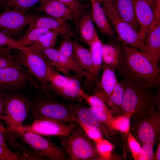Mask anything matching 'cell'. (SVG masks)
<instances>
[{"label": "cell", "mask_w": 160, "mask_h": 160, "mask_svg": "<svg viewBox=\"0 0 160 160\" xmlns=\"http://www.w3.org/2000/svg\"><path fill=\"white\" fill-rule=\"evenodd\" d=\"M0 46L10 47L19 50H21L23 48L18 44L16 40L0 30Z\"/></svg>", "instance_id": "40"}, {"label": "cell", "mask_w": 160, "mask_h": 160, "mask_svg": "<svg viewBox=\"0 0 160 160\" xmlns=\"http://www.w3.org/2000/svg\"><path fill=\"white\" fill-rule=\"evenodd\" d=\"M81 99L86 101L91 106L102 109L108 114L112 115V113L105 102L97 96L95 95H89L83 90Z\"/></svg>", "instance_id": "34"}, {"label": "cell", "mask_w": 160, "mask_h": 160, "mask_svg": "<svg viewBox=\"0 0 160 160\" xmlns=\"http://www.w3.org/2000/svg\"><path fill=\"white\" fill-rule=\"evenodd\" d=\"M151 9L154 15L156 23L160 22V0H153Z\"/></svg>", "instance_id": "45"}, {"label": "cell", "mask_w": 160, "mask_h": 160, "mask_svg": "<svg viewBox=\"0 0 160 160\" xmlns=\"http://www.w3.org/2000/svg\"><path fill=\"white\" fill-rule=\"evenodd\" d=\"M40 15L36 12L23 14L15 9L5 8L0 13V30L17 40L26 26Z\"/></svg>", "instance_id": "10"}, {"label": "cell", "mask_w": 160, "mask_h": 160, "mask_svg": "<svg viewBox=\"0 0 160 160\" xmlns=\"http://www.w3.org/2000/svg\"><path fill=\"white\" fill-rule=\"evenodd\" d=\"M48 59L50 65L63 73L66 76H69V73L73 71L75 75L81 78L86 77L87 74L73 60L67 58L57 49L53 48L41 50Z\"/></svg>", "instance_id": "15"}, {"label": "cell", "mask_w": 160, "mask_h": 160, "mask_svg": "<svg viewBox=\"0 0 160 160\" xmlns=\"http://www.w3.org/2000/svg\"><path fill=\"white\" fill-rule=\"evenodd\" d=\"M40 5L35 7V12L44 13L46 15L65 22H72L75 25L76 20L71 9L57 0H41Z\"/></svg>", "instance_id": "14"}, {"label": "cell", "mask_w": 160, "mask_h": 160, "mask_svg": "<svg viewBox=\"0 0 160 160\" xmlns=\"http://www.w3.org/2000/svg\"><path fill=\"white\" fill-rule=\"evenodd\" d=\"M23 142L28 145L37 156L42 160H69L67 153L63 148L57 145L50 139L28 131L15 134Z\"/></svg>", "instance_id": "7"}, {"label": "cell", "mask_w": 160, "mask_h": 160, "mask_svg": "<svg viewBox=\"0 0 160 160\" xmlns=\"http://www.w3.org/2000/svg\"><path fill=\"white\" fill-rule=\"evenodd\" d=\"M131 0L139 26V33L143 41L148 31L156 23L154 15L151 7L145 0Z\"/></svg>", "instance_id": "17"}, {"label": "cell", "mask_w": 160, "mask_h": 160, "mask_svg": "<svg viewBox=\"0 0 160 160\" xmlns=\"http://www.w3.org/2000/svg\"><path fill=\"white\" fill-rule=\"evenodd\" d=\"M101 4L109 23L120 41L125 44L138 49L147 56L144 41L139 33L118 16L112 1Z\"/></svg>", "instance_id": "9"}, {"label": "cell", "mask_w": 160, "mask_h": 160, "mask_svg": "<svg viewBox=\"0 0 160 160\" xmlns=\"http://www.w3.org/2000/svg\"><path fill=\"white\" fill-rule=\"evenodd\" d=\"M125 92V86L123 80L118 81L115 86L111 95L108 96L103 95L98 97L101 99L106 98L116 105L120 111L123 102Z\"/></svg>", "instance_id": "31"}, {"label": "cell", "mask_w": 160, "mask_h": 160, "mask_svg": "<svg viewBox=\"0 0 160 160\" xmlns=\"http://www.w3.org/2000/svg\"><path fill=\"white\" fill-rule=\"evenodd\" d=\"M2 83V82L0 81V84H1Z\"/></svg>", "instance_id": "52"}, {"label": "cell", "mask_w": 160, "mask_h": 160, "mask_svg": "<svg viewBox=\"0 0 160 160\" xmlns=\"http://www.w3.org/2000/svg\"><path fill=\"white\" fill-rule=\"evenodd\" d=\"M97 149L102 158L108 159L113 146L108 141L103 139L96 142Z\"/></svg>", "instance_id": "39"}, {"label": "cell", "mask_w": 160, "mask_h": 160, "mask_svg": "<svg viewBox=\"0 0 160 160\" xmlns=\"http://www.w3.org/2000/svg\"><path fill=\"white\" fill-rule=\"evenodd\" d=\"M93 22L91 9H87L79 16L75 25L78 39L81 42L89 46L98 35Z\"/></svg>", "instance_id": "19"}, {"label": "cell", "mask_w": 160, "mask_h": 160, "mask_svg": "<svg viewBox=\"0 0 160 160\" xmlns=\"http://www.w3.org/2000/svg\"><path fill=\"white\" fill-rule=\"evenodd\" d=\"M128 133V143L133 157L135 160H138L140 151L141 145L135 140L129 131Z\"/></svg>", "instance_id": "42"}, {"label": "cell", "mask_w": 160, "mask_h": 160, "mask_svg": "<svg viewBox=\"0 0 160 160\" xmlns=\"http://www.w3.org/2000/svg\"><path fill=\"white\" fill-rule=\"evenodd\" d=\"M76 125V123L73 122L66 124L51 119L39 118L33 119L31 124L23 126L22 131L30 132L42 136H54L57 138L68 137Z\"/></svg>", "instance_id": "12"}, {"label": "cell", "mask_w": 160, "mask_h": 160, "mask_svg": "<svg viewBox=\"0 0 160 160\" xmlns=\"http://www.w3.org/2000/svg\"><path fill=\"white\" fill-rule=\"evenodd\" d=\"M143 41L147 56L155 67H158L160 57V22L156 23Z\"/></svg>", "instance_id": "22"}, {"label": "cell", "mask_w": 160, "mask_h": 160, "mask_svg": "<svg viewBox=\"0 0 160 160\" xmlns=\"http://www.w3.org/2000/svg\"><path fill=\"white\" fill-rule=\"evenodd\" d=\"M14 49H15L10 47L0 46V52H11Z\"/></svg>", "instance_id": "48"}, {"label": "cell", "mask_w": 160, "mask_h": 160, "mask_svg": "<svg viewBox=\"0 0 160 160\" xmlns=\"http://www.w3.org/2000/svg\"><path fill=\"white\" fill-rule=\"evenodd\" d=\"M155 160H160V145L159 143L155 153H154L153 158Z\"/></svg>", "instance_id": "47"}, {"label": "cell", "mask_w": 160, "mask_h": 160, "mask_svg": "<svg viewBox=\"0 0 160 160\" xmlns=\"http://www.w3.org/2000/svg\"><path fill=\"white\" fill-rule=\"evenodd\" d=\"M124 44L119 39L102 42V55L103 66L116 70L121 62Z\"/></svg>", "instance_id": "18"}, {"label": "cell", "mask_w": 160, "mask_h": 160, "mask_svg": "<svg viewBox=\"0 0 160 160\" xmlns=\"http://www.w3.org/2000/svg\"><path fill=\"white\" fill-rule=\"evenodd\" d=\"M40 0H5L2 8L15 9L22 13L25 14Z\"/></svg>", "instance_id": "30"}, {"label": "cell", "mask_w": 160, "mask_h": 160, "mask_svg": "<svg viewBox=\"0 0 160 160\" xmlns=\"http://www.w3.org/2000/svg\"><path fill=\"white\" fill-rule=\"evenodd\" d=\"M125 92L120 111L130 117L139 119L159 107V97L152 87L123 79Z\"/></svg>", "instance_id": "2"}, {"label": "cell", "mask_w": 160, "mask_h": 160, "mask_svg": "<svg viewBox=\"0 0 160 160\" xmlns=\"http://www.w3.org/2000/svg\"><path fill=\"white\" fill-rule=\"evenodd\" d=\"M51 30L47 29L35 28L25 31V33L17 40L18 44L21 47L32 46L39 38Z\"/></svg>", "instance_id": "27"}, {"label": "cell", "mask_w": 160, "mask_h": 160, "mask_svg": "<svg viewBox=\"0 0 160 160\" xmlns=\"http://www.w3.org/2000/svg\"><path fill=\"white\" fill-rule=\"evenodd\" d=\"M112 0H99L101 4L104 3L110 2L112 1Z\"/></svg>", "instance_id": "50"}, {"label": "cell", "mask_w": 160, "mask_h": 160, "mask_svg": "<svg viewBox=\"0 0 160 160\" xmlns=\"http://www.w3.org/2000/svg\"><path fill=\"white\" fill-rule=\"evenodd\" d=\"M59 36L55 31L50 30L41 36L32 46L41 50L53 48Z\"/></svg>", "instance_id": "29"}, {"label": "cell", "mask_w": 160, "mask_h": 160, "mask_svg": "<svg viewBox=\"0 0 160 160\" xmlns=\"http://www.w3.org/2000/svg\"><path fill=\"white\" fill-rule=\"evenodd\" d=\"M48 80L49 83V88L52 92L65 87L68 83L70 78L57 73L51 66L48 70Z\"/></svg>", "instance_id": "28"}, {"label": "cell", "mask_w": 160, "mask_h": 160, "mask_svg": "<svg viewBox=\"0 0 160 160\" xmlns=\"http://www.w3.org/2000/svg\"><path fill=\"white\" fill-rule=\"evenodd\" d=\"M73 58L76 63L87 74L92 64V57L90 49L83 46L76 41L73 40Z\"/></svg>", "instance_id": "26"}, {"label": "cell", "mask_w": 160, "mask_h": 160, "mask_svg": "<svg viewBox=\"0 0 160 160\" xmlns=\"http://www.w3.org/2000/svg\"><path fill=\"white\" fill-rule=\"evenodd\" d=\"M57 50L67 58L75 61L73 58L74 46L73 40L71 38L67 36L63 37V39Z\"/></svg>", "instance_id": "35"}, {"label": "cell", "mask_w": 160, "mask_h": 160, "mask_svg": "<svg viewBox=\"0 0 160 160\" xmlns=\"http://www.w3.org/2000/svg\"><path fill=\"white\" fill-rule=\"evenodd\" d=\"M112 3L117 14L139 33L140 27L135 15L131 0H112Z\"/></svg>", "instance_id": "23"}, {"label": "cell", "mask_w": 160, "mask_h": 160, "mask_svg": "<svg viewBox=\"0 0 160 160\" xmlns=\"http://www.w3.org/2000/svg\"><path fill=\"white\" fill-rule=\"evenodd\" d=\"M102 69L103 71L100 81L97 86L94 95H104L109 96L112 94L118 81L115 70L103 66Z\"/></svg>", "instance_id": "25"}, {"label": "cell", "mask_w": 160, "mask_h": 160, "mask_svg": "<svg viewBox=\"0 0 160 160\" xmlns=\"http://www.w3.org/2000/svg\"><path fill=\"white\" fill-rule=\"evenodd\" d=\"M5 0H0V8L2 7Z\"/></svg>", "instance_id": "51"}, {"label": "cell", "mask_w": 160, "mask_h": 160, "mask_svg": "<svg viewBox=\"0 0 160 160\" xmlns=\"http://www.w3.org/2000/svg\"><path fill=\"white\" fill-rule=\"evenodd\" d=\"M57 138L68 154L69 160H88L102 157L96 142L77 124L68 136Z\"/></svg>", "instance_id": "4"}, {"label": "cell", "mask_w": 160, "mask_h": 160, "mask_svg": "<svg viewBox=\"0 0 160 160\" xmlns=\"http://www.w3.org/2000/svg\"><path fill=\"white\" fill-rule=\"evenodd\" d=\"M102 44V42L97 35L95 39L90 46L92 62L90 71L85 77L84 82V87L86 89L89 88L98 81L103 68Z\"/></svg>", "instance_id": "20"}, {"label": "cell", "mask_w": 160, "mask_h": 160, "mask_svg": "<svg viewBox=\"0 0 160 160\" xmlns=\"http://www.w3.org/2000/svg\"><path fill=\"white\" fill-rule=\"evenodd\" d=\"M67 103L70 107L79 122L85 127L99 130L105 135H108V131L105 126L100 123L90 111L89 108L84 105L82 100L71 101Z\"/></svg>", "instance_id": "16"}, {"label": "cell", "mask_w": 160, "mask_h": 160, "mask_svg": "<svg viewBox=\"0 0 160 160\" xmlns=\"http://www.w3.org/2000/svg\"><path fill=\"white\" fill-rule=\"evenodd\" d=\"M72 9L77 21L82 13L87 10L88 6L79 0H57Z\"/></svg>", "instance_id": "36"}, {"label": "cell", "mask_w": 160, "mask_h": 160, "mask_svg": "<svg viewBox=\"0 0 160 160\" xmlns=\"http://www.w3.org/2000/svg\"><path fill=\"white\" fill-rule=\"evenodd\" d=\"M70 76L67 84L62 88L55 91L53 93L61 96L66 100L73 101L82 99L81 95L83 89L81 87V83L82 79L75 74V76Z\"/></svg>", "instance_id": "24"}, {"label": "cell", "mask_w": 160, "mask_h": 160, "mask_svg": "<svg viewBox=\"0 0 160 160\" xmlns=\"http://www.w3.org/2000/svg\"><path fill=\"white\" fill-rule=\"evenodd\" d=\"M129 131L140 145L146 143L154 145L160 132L159 107L139 119L130 120Z\"/></svg>", "instance_id": "8"}, {"label": "cell", "mask_w": 160, "mask_h": 160, "mask_svg": "<svg viewBox=\"0 0 160 160\" xmlns=\"http://www.w3.org/2000/svg\"><path fill=\"white\" fill-rule=\"evenodd\" d=\"M11 52H0V69L8 67H15L24 71L27 69L20 61L17 55H12Z\"/></svg>", "instance_id": "32"}, {"label": "cell", "mask_w": 160, "mask_h": 160, "mask_svg": "<svg viewBox=\"0 0 160 160\" xmlns=\"http://www.w3.org/2000/svg\"><path fill=\"white\" fill-rule=\"evenodd\" d=\"M93 22L101 33L109 40L119 39L111 26L99 0H89Z\"/></svg>", "instance_id": "21"}, {"label": "cell", "mask_w": 160, "mask_h": 160, "mask_svg": "<svg viewBox=\"0 0 160 160\" xmlns=\"http://www.w3.org/2000/svg\"><path fill=\"white\" fill-rule=\"evenodd\" d=\"M76 124L82 128L90 138L95 142L103 139L102 133L99 130L88 128L79 122Z\"/></svg>", "instance_id": "43"}, {"label": "cell", "mask_w": 160, "mask_h": 160, "mask_svg": "<svg viewBox=\"0 0 160 160\" xmlns=\"http://www.w3.org/2000/svg\"><path fill=\"white\" fill-rule=\"evenodd\" d=\"M80 1H84V0H79Z\"/></svg>", "instance_id": "53"}, {"label": "cell", "mask_w": 160, "mask_h": 160, "mask_svg": "<svg viewBox=\"0 0 160 160\" xmlns=\"http://www.w3.org/2000/svg\"><path fill=\"white\" fill-rule=\"evenodd\" d=\"M130 125V117L123 115L114 118L112 128L121 132L127 133L129 131Z\"/></svg>", "instance_id": "38"}, {"label": "cell", "mask_w": 160, "mask_h": 160, "mask_svg": "<svg viewBox=\"0 0 160 160\" xmlns=\"http://www.w3.org/2000/svg\"><path fill=\"white\" fill-rule=\"evenodd\" d=\"M31 101L29 113L33 119L42 118L55 119L64 123H76L77 119L70 107L57 99L53 92L47 93L41 90Z\"/></svg>", "instance_id": "3"}, {"label": "cell", "mask_w": 160, "mask_h": 160, "mask_svg": "<svg viewBox=\"0 0 160 160\" xmlns=\"http://www.w3.org/2000/svg\"><path fill=\"white\" fill-rule=\"evenodd\" d=\"M89 109L100 123L109 128L113 129L112 124L114 119L112 115L108 114L104 110L97 108L91 106Z\"/></svg>", "instance_id": "33"}, {"label": "cell", "mask_w": 160, "mask_h": 160, "mask_svg": "<svg viewBox=\"0 0 160 160\" xmlns=\"http://www.w3.org/2000/svg\"><path fill=\"white\" fill-rule=\"evenodd\" d=\"M30 160L26 155L19 153H16L0 145V160Z\"/></svg>", "instance_id": "37"}, {"label": "cell", "mask_w": 160, "mask_h": 160, "mask_svg": "<svg viewBox=\"0 0 160 160\" xmlns=\"http://www.w3.org/2000/svg\"><path fill=\"white\" fill-rule=\"evenodd\" d=\"M0 85L8 93H15L25 89L31 85L36 90H41L40 85L28 71L15 67H8L0 69Z\"/></svg>", "instance_id": "11"}, {"label": "cell", "mask_w": 160, "mask_h": 160, "mask_svg": "<svg viewBox=\"0 0 160 160\" xmlns=\"http://www.w3.org/2000/svg\"><path fill=\"white\" fill-rule=\"evenodd\" d=\"M20 51L17 54L20 61L38 81L41 90L46 93L52 92L49 88L47 78L48 70L52 66L42 51L30 46L23 47Z\"/></svg>", "instance_id": "6"}, {"label": "cell", "mask_w": 160, "mask_h": 160, "mask_svg": "<svg viewBox=\"0 0 160 160\" xmlns=\"http://www.w3.org/2000/svg\"><path fill=\"white\" fill-rule=\"evenodd\" d=\"M154 145L149 143L143 144L141 148L138 160H151L153 158Z\"/></svg>", "instance_id": "41"}, {"label": "cell", "mask_w": 160, "mask_h": 160, "mask_svg": "<svg viewBox=\"0 0 160 160\" xmlns=\"http://www.w3.org/2000/svg\"><path fill=\"white\" fill-rule=\"evenodd\" d=\"M31 100L21 94L7 92L1 120L6 123L7 134L23 131L24 121L29 114Z\"/></svg>", "instance_id": "5"}, {"label": "cell", "mask_w": 160, "mask_h": 160, "mask_svg": "<svg viewBox=\"0 0 160 160\" xmlns=\"http://www.w3.org/2000/svg\"><path fill=\"white\" fill-rule=\"evenodd\" d=\"M7 93L6 89L0 85V128L3 129L6 128L2 124L1 117L5 104Z\"/></svg>", "instance_id": "44"}, {"label": "cell", "mask_w": 160, "mask_h": 160, "mask_svg": "<svg viewBox=\"0 0 160 160\" xmlns=\"http://www.w3.org/2000/svg\"><path fill=\"white\" fill-rule=\"evenodd\" d=\"M7 131L6 129L0 128V145L8 148L7 144Z\"/></svg>", "instance_id": "46"}, {"label": "cell", "mask_w": 160, "mask_h": 160, "mask_svg": "<svg viewBox=\"0 0 160 160\" xmlns=\"http://www.w3.org/2000/svg\"><path fill=\"white\" fill-rule=\"evenodd\" d=\"M28 25L26 30L35 28H45L56 31L62 38L67 36L78 38L75 28L71 24L46 15L40 14Z\"/></svg>", "instance_id": "13"}, {"label": "cell", "mask_w": 160, "mask_h": 160, "mask_svg": "<svg viewBox=\"0 0 160 160\" xmlns=\"http://www.w3.org/2000/svg\"><path fill=\"white\" fill-rule=\"evenodd\" d=\"M151 8L152 7L153 0H145Z\"/></svg>", "instance_id": "49"}, {"label": "cell", "mask_w": 160, "mask_h": 160, "mask_svg": "<svg viewBox=\"0 0 160 160\" xmlns=\"http://www.w3.org/2000/svg\"><path fill=\"white\" fill-rule=\"evenodd\" d=\"M116 70L118 77L148 87L159 89L160 68L138 49L124 44L121 62Z\"/></svg>", "instance_id": "1"}]
</instances>
